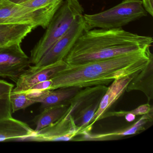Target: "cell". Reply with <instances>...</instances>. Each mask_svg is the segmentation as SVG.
<instances>
[{"label":"cell","instance_id":"6da1fadb","mask_svg":"<svg viewBox=\"0 0 153 153\" xmlns=\"http://www.w3.org/2000/svg\"><path fill=\"white\" fill-rule=\"evenodd\" d=\"M150 48L110 59L81 64L68 65L51 79L36 84L33 93L61 88L107 86L114 80L136 75L153 59Z\"/></svg>","mask_w":153,"mask_h":153},{"label":"cell","instance_id":"603a6c76","mask_svg":"<svg viewBox=\"0 0 153 153\" xmlns=\"http://www.w3.org/2000/svg\"><path fill=\"white\" fill-rule=\"evenodd\" d=\"M136 115L132 113H128L124 115L126 120L129 122L133 121L136 118Z\"/></svg>","mask_w":153,"mask_h":153},{"label":"cell","instance_id":"8fae6325","mask_svg":"<svg viewBox=\"0 0 153 153\" xmlns=\"http://www.w3.org/2000/svg\"><path fill=\"white\" fill-rule=\"evenodd\" d=\"M153 120V111L142 116L133 124L126 128L112 132L102 133H94L91 132L80 135L79 137H75L72 140L75 141H103L112 140L120 138L125 136L136 135L146 129L145 126Z\"/></svg>","mask_w":153,"mask_h":153},{"label":"cell","instance_id":"ac0fdd59","mask_svg":"<svg viewBox=\"0 0 153 153\" xmlns=\"http://www.w3.org/2000/svg\"><path fill=\"white\" fill-rule=\"evenodd\" d=\"M14 85L4 80H0V120L12 117L10 95Z\"/></svg>","mask_w":153,"mask_h":153},{"label":"cell","instance_id":"8992f818","mask_svg":"<svg viewBox=\"0 0 153 153\" xmlns=\"http://www.w3.org/2000/svg\"><path fill=\"white\" fill-rule=\"evenodd\" d=\"M88 30L83 15L76 19L68 30L57 40L34 67H44L63 60L79 36Z\"/></svg>","mask_w":153,"mask_h":153},{"label":"cell","instance_id":"7402d4cb","mask_svg":"<svg viewBox=\"0 0 153 153\" xmlns=\"http://www.w3.org/2000/svg\"><path fill=\"white\" fill-rule=\"evenodd\" d=\"M142 6L147 13L153 16V0H141Z\"/></svg>","mask_w":153,"mask_h":153},{"label":"cell","instance_id":"5b68a950","mask_svg":"<svg viewBox=\"0 0 153 153\" xmlns=\"http://www.w3.org/2000/svg\"><path fill=\"white\" fill-rule=\"evenodd\" d=\"M60 6L33 8L5 0L0 6V24H28L45 29Z\"/></svg>","mask_w":153,"mask_h":153},{"label":"cell","instance_id":"9a60e30c","mask_svg":"<svg viewBox=\"0 0 153 153\" xmlns=\"http://www.w3.org/2000/svg\"><path fill=\"white\" fill-rule=\"evenodd\" d=\"M34 27L28 24H0V48L20 44Z\"/></svg>","mask_w":153,"mask_h":153},{"label":"cell","instance_id":"7a4b0ae2","mask_svg":"<svg viewBox=\"0 0 153 153\" xmlns=\"http://www.w3.org/2000/svg\"><path fill=\"white\" fill-rule=\"evenodd\" d=\"M152 37L139 35L122 28L85 31L63 60L68 65L105 59L152 46Z\"/></svg>","mask_w":153,"mask_h":153},{"label":"cell","instance_id":"9c48e42d","mask_svg":"<svg viewBox=\"0 0 153 153\" xmlns=\"http://www.w3.org/2000/svg\"><path fill=\"white\" fill-rule=\"evenodd\" d=\"M67 65L64 60H61L40 68L29 66L18 78L13 91L27 92L36 84L51 79Z\"/></svg>","mask_w":153,"mask_h":153},{"label":"cell","instance_id":"7c38bea8","mask_svg":"<svg viewBox=\"0 0 153 153\" xmlns=\"http://www.w3.org/2000/svg\"><path fill=\"white\" fill-rule=\"evenodd\" d=\"M107 88L105 85H98L81 88L67 102L70 105L71 115L73 117L81 110L102 100Z\"/></svg>","mask_w":153,"mask_h":153},{"label":"cell","instance_id":"cb8c5ba5","mask_svg":"<svg viewBox=\"0 0 153 153\" xmlns=\"http://www.w3.org/2000/svg\"><path fill=\"white\" fill-rule=\"evenodd\" d=\"M9 1L11 2H13L16 4H21L23 2H25V1H27L28 0H9Z\"/></svg>","mask_w":153,"mask_h":153},{"label":"cell","instance_id":"d4e9b609","mask_svg":"<svg viewBox=\"0 0 153 153\" xmlns=\"http://www.w3.org/2000/svg\"><path fill=\"white\" fill-rule=\"evenodd\" d=\"M5 0H0V6H1L2 4H3Z\"/></svg>","mask_w":153,"mask_h":153},{"label":"cell","instance_id":"44dd1931","mask_svg":"<svg viewBox=\"0 0 153 153\" xmlns=\"http://www.w3.org/2000/svg\"><path fill=\"white\" fill-rule=\"evenodd\" d=\"M63 0H28L20 5L33 8H41L52 6H61Z\"/></svg>","mask_w":153,"mask_h":153},{"label":"cell","instance_id":"d6986e66","mask_svg":"<svg viewBox=\"0 0 153 153\" xmlns=\"http://www.w3.org/2000/svg\"><path fill=\"white\" fill-rule=\"evenodd\" d=\"M13 113L21 109H25L30 105L36 103L32 96L26 92H14L10 95Z\"/></svg>","mask_w":153,"mask_h":153},{"label":"cell","instance_id":"ba28073f","mask_svg":"<svg viewBox=\"0 0 153 153\" xmlns=\"http://www.w3.org/2000/svg\"><path fill=\"white\" fill-rule=\"evenodd\" d=\"M30 64L20 44L0 48V77L16 81Z\"/></svg>","mask_w":153,"mask_h":153},{"label":"cell","instance_id":"30bf717a","mask_svg":"<svg viewBox=\"0 0 153 153\" xmlns=\"http://www.w3.org/2000/svg\"><path fill=\"white\" fill-rule=\"evenodd\" d=\"M134 76L124 77L114 80L108 87L105 94L102 97L99 107L90 122L79 136L91 132L93 126L97 121L101 120L104 114L109 111L111 106L126 91V88Z\"/></svg>","mask_w":153,"mask_h":153},{"label":"cell","instance_id":"5bb4252c","mask_svg":"<svg viewBox=\"0 0 153 153\" xmlns=\"http://www.w3.org/2000/svg\"><path fill=\"white\" fill-rule=\"evenodd\" d=\"M81 88L75 87L61 88L54 90L29 94L36 102L41 104V107L43 109L67 103Z\"/></svg>","mask_w":153,"mask_h":153},{"label":"cell","instance_id":"52a82bcc","mask_svg":"<svg viewBox=\"0 0 153 153\" xmlns=\"http://www.w3.org/2000/svg\"><path fill=\"white\" fill-rule=\"evenodd\" d=\"M79 133L80 130L74 123L69 107L64 115L56 122L22 141H69L72 140Z\"/></svg>","mask_w":153,"mask_h":153},{"label":"cell","instance_id":"277c9868","mask_svg":"<svg viewBox=\"0 0 153 153\" xmlns=\"http://www.w3.org/2000/svg\"><path fill=\"white\" fill-rule=\"evenodd\" d=\"M141 0H123L109 9L93 15H83L88 30L95 28H122L132 21L146 16Z\"/></svg>","mask_w":153,"mask_h":153},{"label":"cell","instance_id":"2e32d148","mask_svg":"<svg viewBox=\"0 0 153 153\" xmlns=\"http://www.w3.org/2000/svg\"><path fill=\"white\" fill-rule=\"evenodd\" d=\"M153 59L146 67L136 74L128 85L126 91L139 90L143 92L148 102L153 98Z\"/></svg>","mask_w":153,"mask_h":153},{"label":"cell","instance_id":"3957f363","mask_svg":"<svg viewBox=\"0 0 153 153\" xmlns=\"http://www.w3.org/2000/svg\"><path fill=\"white\" fill-rule=\"evenodd\" d=\"M84 12V8L79 0L63 1L46 27L44 34L31 51L30 63L36 64Z\"/></svg>","mask_w":153,"mask_h":153},{"label":"cell","instance_id":"4fadbf2b","mask_svg":"<svg viewBox=\"0 0 153 153\" xmlns=\"http://www.w3.org/2000/svg\"><path fill=\"white\" fill-rule=\"evenodd\" d=\"M35 133L28 124L12 117L0 120V142L22 141Z\"/></svg>","mask_w":153,"mask_h":153},{"label":"cell","instance_id":"ffe728a7","mask_svg":"<svg viewBox=\"0 0 153 153\" xmlns=\"http://www.w3.org/2000/svg\"><path fill=\"white\" fill-rule=\"evenodd\" d=\"M153 111V108L149 103L141 105L136 109L131 111H108L104 114L102 116L101 120L108 117L116 116L122 117L128 113H132L136 115H142Z\"/></svg>","mask_w":153,"mask_h":153},{"label":"cell","instance_id":"e0dca14e","mask_svg":"<svg viewBox=\"0 0 153 153\" xmlns=\"http://www.w3.org/2000/svg\"><path fill=\"white\" fill-rule=\"evenodd\" d=\"M69 105L67 102L43 108V111L36 116L33 120L36 125V133L59 120L66 113Z\"/></svg>","mask_w":153,"mask_h":153}]
</instances>
